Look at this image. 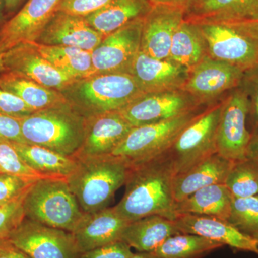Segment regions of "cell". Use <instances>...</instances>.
<instances>
[{"label":"cell","instance_id":"cell-1","mask_svg":"<svg viewBox=\"0 0 258 258\" xmlns=\"http://www.w3.org/2000/svg\"><path fill=\"white\" fill-rule=\"evenodd\" d=\"M174 166L166 153L144 162L128 164L125 192L115 211L127 222L159 215L171 220L179 216L173 195Z\"/></svg>","mask_w":258,"mask_h":258},{"label":"cell","instance_id":"cell-2","mask_svg":"<svg viewBox=\"0 0 258 258\" xmlns=\"http://www.w3.org/2000/svg\"><path fill=\"white\" fill-rule=\"evenodd\" d=\"M76 158L77 166L67 181L83 213L108 208L125 184L128 163L111 154Z\"/></svg>","mask_w":258,"mask_h":258},{"label":"cell","instance_id":"cell-3","mask_svg":"<svg viewBox=\"0 0 258 258\" xmlns=\"http://www.w3.org/2000/svg\"><path fill=\"white\" fill-rule=\"evenodd\" d=\"M75 111L88 118L120 111L144 94L128 74H95L60 91Z\"/></svg>","mask_w":258,"mask_h":258},{"label":"cell","instance_id":"cell-4","mask_svg":"<svg viewBox=\"0 0 258 258\" xmlns=\"http://www.w3.org/2000/svg\"><path fill=\"white\" fill-rule=\"evenodd\" d=\"M20 123L27 144L74 157L84 139L86 118L69 103L34 112Z\"/></svg>","mask_w":258,"mask_h":258},{"label":"cell","instance_id":"cell-5","mask_svg":"<svg viewBox=\"0 0 258 258\" xmlns=\"http://www.w3.org/2000/svg\"><path fill=\"white\" fill-rule=\"evenodd\" d=\"M25 216L42 225L72 232L83 212L67 178L37 179L23 201Z\"/></svg>","mask_w":258,"mask_h":258},{"label":"cell","instance_id":"cell-6","mask_svg":"<svg viewBox=\"0 0 258 258\" xmlns=\"http://www.w3.org/2000/svg\"><path fill=\"white\" fill-rule=\"evenodd\" d=\"M200 108L171 119L134 127L111 153L128 164H138L167 152L179 137L200 113Z\"/></svg>","mask_w":258,"mask_h":258},{"label":"cell","instance_id":"cell-7","mask_svg":"<svg viewBox=\"0 0 258 258\" xmlns=\"http://www.w3.org/2000/svg\"><path fill=\"white\" fill-rule=\"evenodd\" d=\"M223 100L204 110L183 130L166 154L176 174L217 153V131Z\"/></svg>","mask_w":258,"mask_h":258},{"label":"cell","instance_id":"cell-8","mask_svg":"<svg viewBox=\"0 0 258 258\" xmlns=\"http://www.w3.org/2000/svg\"><path fill=\"white\" fill-rule=\"evenodd\" d=\"M248 113V98L240 86L224 98L217 131V153L233 162L247 158L252 137L247 128Z\"/></svg>","mask_w":258,"mask_h":258},{"label":"cell","instance_id":"cell-9","mask_svg":"<svg viewBox=\"0 0 258 258\" xmlns=\"http://www.w3.org/2000/svg\"><path fill=\"white\" fill-rule=\"evenodd\" d=\"M143 19L106 35L91 52L95 74H128L141 48Z\"/></svg>","mask_w":258,"mask_h":258},{"label":"cell","instance_id":"cell-10","mask_svg":"<svg viewBox=\"0 0 258 258\" xmlns=\"http://www.w3.org/2000/svg\"><path fill=\"white\" fill-rule=\"evenodd\" d=\"M197 23L205 37L210 57L232 64L244 72L258 67L257 40L242 35L226 24Z\"/></svg>","mask_w":258,"mask_h":258},{"label":"cell","instance_id":"cell-11","mask_svg":"<svg viewBox=\"0 0 258 258\" xmlns=\"http://www.w3.org/2000/svg\"><path fill=\"white\" fill-rule=\"evenodd\" d=\"M9 240L32 258H80L71 232L25 217Z\"/></svg>","mask_w":258,"mask_h":258},{"label":"cell","instance_id":"cell-12","mask_svg":"<svg viewBox=\"0 0 258 258\" xmlns=\"http://www.w3.org/2000/svg\"><path fill=\"white\" fill-rule=\"evenodd\" d=\"M201 106L183 90L144 93L119 113L133 127L171 119Z\"/></svg>","mask_w":258,"mask_h":258},{"label":"cell","instance_id":"cell-13","mask_svg":"<svg viewBox=\"0 0 258 258\" xmlns=\"http://www.w3.org/2000/svg\"><path fill=\"white\" fill-rule=\"evenodd\" d=\"M244 75L242 70L207 55L190 70L182 90L202 106L239 87Z\"/></svg>","mask_w":258,"mask_h":258},{"label":"cell","instance_id":"cell-14","mask_svg":"<svg viewBox=\"0 0 258 258\" xmlns=\"http://www.w3.org/2000/svg\"><path fill=\"white\" fill-rule=\"evenodd\" d=\"M62 0H27L20 10L0 28V50L21 42H36L58 12Z\"/></svg>","mask_w":258,"mask_h":258},{"label":"cell","instance_id":"cell-15","mask_svg":"<svg viewBox=\"0 0 258 258\" xmlns=\"http://www.w3.org/2000/svg\"><path fill=\"white\" fill-rule=\"evenodd\" d=\"M5 71L20 75L45 87L57 91L74 82L62 74L39 52L36 42H21L3 53Z\"/></svg>","mask_w":258,"mask_h":258},{"label":"cell","instance_id":"cell-16","mask_svg":"<svg viewBox=\"0 0 258 258\" xmlns=\"http://www.w3.org/2000/svg\"><path fill=\"white\" fill-rule=\"evenodd\" d=\"M185 14L186 9L180 7L152 5L143 19L140 50L154 58H168L173 37Z\"/></svg>","mask_w":258,"mask_h":258},{"label":"cell","instance_id":"cell-17","mask_svg":"<svg viewBox=\"0 0 258 258\" xmlns=\"http://www.w3.org/2000/svg\"><path fill=\"white\" fill-rule=\"evenodd\" d=\"M130 74L144 93H152L182 90L189 71L169 58H154L140 50Z\"/></svg>","mask_w":258,"mask_h":258},{"label":"cell","instance_id":"cell-18","mask_svg":"<svg viewBox=\"0 0 258 258\" xmlns=\"http://www.w3.org/2000/svg\"><path fill=\"white\" fill-rule=\"evenodd\" d=\"M133 128L118 111L86 118L84 139L74 157L111 154Z\"/></svg>","mask_w":258,"mask_h":258},{"label":"cell","instance_id":"cell-19","mask_svg":"<svg viewBox=\"0 0 258 258\" xmlns=\"http://www.w3.org/2000/svg\"><path fill=\"white\" fill-rule=\"evenodd\" d=\"M129 223L119 216L113 208L83 214L71 232L80 254L121 240Z\"/></svg>","mask_w":258,"mask_h":258},{"label":"cell","instance_id":"cell-20","mask_svg":"<svg viewBox=\"0 0 258 258\" xmlns=\"http://www.w3.org/2000/svg\"><path fill=\"white\" fill-rule=\"evenodd\" d=\"M86 18L58 11L47 24L37 43L78 47L92 52L104 38Z\"/></svg>","mask_w":258,"mask_h":258},{"label":"cell","instance_id":"cell-21","mask_svg":"<svg viewBox=\"0 0 258 258\" xmlns=\"http://www.w3.org/2000/svg\"><path fill=\"white\" fill-rule=\"evenodd\" d=\"M174 222L181 233L202 236L238 250L258 254L257 241L244 235L225 220L203 215L181 214Z\"/></svg>","mask_w":258,"mask_h":258},{"label":"cell","instance_id":"cell-22","mask_svg":"<svg viewBox=\"0 0 258 258\" xmlns=\"http://www.w3.org/2000/svg\"><path fill=\"white\" fill-rule=\"evenodd\" d=\"M185 20L201 23H235L258 20V0H195Z\"/></svg>","mask_w":258,"mask_h":258},{"label":"cell","instance_id":"cell-23","mask_svg":"<svg viewBox=\"0 0 258 258\" xmlns=\"http://www.w3.org/2000/svg\"><path fill=\"white\" fill-rule=\"evenodd\" d=\"M233 163L216 153L189 170L176 174L173 181V195L176 203L182 201L202 188L225 184Z\"/></svg>","mask_w":258,"mask_h":258},{"label":"cell","instance_id":"cell-24","mask_svg":"<svg viewBox=\"0 0 258 258\" xmlns=\"http://www.w3.org/2000/svg\"><path fill=\"white\" fill-rule=\"evenodd\" d=\"M180 233L174 220L152 215L129 222L121 240L138 252H152L168 238Z\"/></svg>","mask_w":258,"mask_h":258},{"label":"cell","instance_id":"cell-25","mask_svg":"<svg viewBox=\"0 0 258 258\" xmlns=\"http://www.w3.org/2000/svg\"><path fill=\"white\" fill-rule=\"evenodd\" d=\"M0 88L23 100L34 111H42L69 104L60 91L45 87L20 75L0 73Z\"/></svg>","mask_w":258,"mask_h":258},{"label":"cell","instance_id":"cell-26","mask_svg":"<svg viewBox=\"0 0 258 258\" xmlns=\"http://www.w3.org/2000/svg\"><path fill=\"white\" fill-rule=\"evenodd\" d=\"M152 7L149 0H111L85 18L94 30L106 37L134 20L144 18Z\"/></svg>","mask_w":258,"mask_h":258},{"label":"cell","instance_id":"cell-27","mask_svg":"<svg viewBox=\"0 0 258 258\" xmlns=\"http://www.w3.org/2000/svg\"><path fill=\"white\" fill-rule=\"evenodd\" d=\"M232 196L225 184L202 188L187 198L176 203L178 215L191 214L228 220Z\"/></svg>","mask_w":258,"mask_h":258},{"label":"cell","instance_id":"cell-28","mask_svg":"<svg viewBox=\"0 0 258 258\" xmlns=\"http://www.w3.org/2000/svg\"><path fill=\"white\" fill-rule=\"evenodd\" d=\"M207 55L206 42L198 23L184 20L174 33L168 58L190 71Z\"/></svg>","mask_w":258,"mask_h":258},{"label":"cell","instance_id":"cell-29","mask_svg":"<svg viewBox=\"0 0 258 258\" xmlns=\"http://www.w3.org/2000/svg\"><path fill=\"white\" fill-rule=\"evenodd\" d=\"M11 144L28 166L44 175L67 178L77 166L76 157L34 144Z\"/></svg>","mask_w":258,"mask_h":258},{"label":"cell","instance_id":"cell-30","mask_svg":"<svg viewBox=\"0 0 258 258\" xmlns=\"http://www.w3.org/2000/svg\"><path fill=\"white\" fill-rule=\"evenodd\" d=\"M36 44L41 55L70 79L78 81L94 75L91 52L78 47Z\"/></svg>","mask_w":258,"mask_h":258},{"label":"cell","instance_id":"cell-31","mask_svg":"<svg viewBox=\"0 0 258 258\" xmlns=\"http://www.w3.org/2000/svg\"><path fill=\"white\" fill-rule=\"evenodd\" d=\"M223 246L202 236L180 233L168 238L152 252L161 258H203Z\"/></svg>","mask_w":258,"mask_h":258},{"label":"cell","instance_id":"cell-32","mask_svg":"<svg viewBox=\"0 0 258 258\" xmlns=\"http://www.w3.org/2000/svg\"><path fill=\"white\" fill-rule=\"evenodd\" d=\"M225 184L235 198L258 195V163L246 158L232 164Z\"/></svg>","mask_w":258,"mask_h":258},{"label":"cell","instance_id":"cell-33","mask_svg":"<svg viewBox=\"0 0 258 258\" xmlns=\"http://www.w3.org/2000/svg\"><path fill=\"white\" fill-rule=\"evenodd\" d=\"M227 222L244 235L253 237L258 232V197H233Z\"/></svg>","mask_w":258,"mask_h":258},{"label":"cell","instance_id":"cell-34","mask_svg":"<svg viewBox=\"0 0 258 258\" xmlns=\"http://www.w3.org/2000/svg\"><path fill=\"white\" fill-rule=\"evenodd\" d=\"M0 173L32 179L57 178L40 174L25 163L11 144L0 142ZM63 178V177H61Z\"/></svg>","mask_w":258,"mask_h":258},{"label":"cell","instance_id":"cell-35","mask_svg":"<svg viewBox=\"0 0 258 258\" xmlns=\"http://www.w3.org/2000/svg\"><path fill=\"white\" fill-rule=\"evenodd\" d=\"M27 192L0 207V242L9 239L13 231L25 218L23 201Z\"/></svg>","mask_w":258,"mask_h":258},{"label":"cell","instance_id":"cell-36","mask_svg":"<svg viewBox=\"0 0 258 258\" xmlns=\"http://www.w3.org/2000/svg\"><path fill=\"white\" fill-rule=\"evenodd\" d=\"M240 87L248 98L247 128L251 135H254L258 134V67L244 72Z\"/></svg>","mask_w":258,"mask_h":258},{"label":"cell","instance_id":"cell-37","mask_svg":"<svg viewBox=\"0 0 258 258\" xmlns=\"http://www.w3.org/2000/svg\"><path fill=\"white\" fill-rule=\"evenodd\" d=\"M37 179L0 173V203H9L25 195Z\"/></svg>","mask_w":258,"mask_h":258},{"label":"cell","instance_id":"cell-38","mask_svg":"<svg viewBox=\"0 0 258 258\" xmlns=\"http://www.w3.org/2000/svg\"><path fill=\"white\" fill-rule=\"evenodd\" d=\"M111 0H62L58 11L86 18L106 6Z\"/></svg>","mask_w":258,"mask_h":258},{"label":"cell","instance_id":"cell-39","mask_svg":"<svg viewBox=\"0 0 258 258\" xmlns=\"http://www.w3.org/2000/svg\"><path fill=\"white\" fill-rule=\"evenodd\" d=\"M34 112L35 111L19 97L0 88V113L22 118Z\"/></svg>","mask_w":258,"mask_h":258},{"label":"cell","instance_id":"cell-40","mask_svg":"<svg viewBox=\"0 0 258 258\" xmlns=\"http://www.w3.org/2000/svg\"><path fill=\"white\" fill-rule=\"evenodd\" d=\"M133 254L132 247L120 240L83 252L80 258H130Z\"/></svg>","mask_w":258,"mask_h":258},{"label":"cell","instance_id":"cell-41","mask_svg":"<svg viewBox=\"0 0 258 258\" xmlns=\"http://www.w3.org/2000/svg\"><path fill=\"white\" fill-rule=\"evenodd\" d=\"M0 142L27 144L22 132L20 118L0 113Z\"/></svg>","mask_w":258,"mask_h":258},{"label":"cell","instance_id":"cell-42","mask_svg":"<svg viewBox=\"0 0 258 258\" xmlns=\"http://www.w3.org/2000/svg\"><path fill=\"white\" fill-rule=\"evenodd\" d=\"M0 258H32L8 239L0 242Z\"/></svg>","mask_w":258,"mask_h":258},{"label":"cell","instance_id":"cell-43","mask_svg":"<svg viewBox=\"0 0 258 258\" xmlns=\"http://www.w3.org/2000/svg\"><path fill=\"white\" fill-rule=\"evenodd\" d=\"M226 25H230V27L242 35L258 41V20L228 23Z\"/></svg>","mask_w":258,"mask_h":258},{"label":"cell","instance_id":"cell-44","mask_svg":"<svg viewBox=\"0 0 258 258\" xmlns=\"http://www.w3.org/2000/svg\"><path fill=\"white\" fill-rule=\"evenodd\" d=\"M27 0H4L7 20L16 14Z\"/></svg>","mask_w":258,"mask_h":258},{"label":"cell","instance_id":"cell-45","mask_svg":"<svg viewBox=\"0 0 258 258\" xmlns=\"http://www.w3.org/2000/svg\"><path fill=\"white\" fill-rule=\"evenodd\" d=\"M152 5H166L187 9L195 0H149Z\"/></svg>","mask_w":258,"mask_h":258},{"label":"cell","instance_id":"cell-46","mask_svg":"<svg viewBox=\"0 0 258 258\" xmlns=\"http://www.w3.org/2000/svg\"><path fill=\"white\" fill-rule=\"evenodd\" d=\"M247 158L258 163V134L252 135L247 149Z\"/></svg>","mask_w":258,"mask_h":258},{"label":"cell","instance_id":"cell-47","mask_svg":"<svg viewBox=\"0 0 258 258\" xmlns=\"http://www.w3.org/2000/svg\"><path fill=\"white\" fill-rule=\"evenodd\" d=\"M130 258H161L154 252H139L137 253H134Z\"/></svg>","mask_w":258,"mask_h":258},{"label":"cell","instance_id":"cell-48","mask_svg":"<svg viewBox=\"0 0 258 258\" xmlns=\"http://www.w3.org/2000/svg\"><path fill=\"white\" fill-rule=\"evenodd\" d=\"M7 21L6 15L5 12L4 0H0V28Z\"/></svg>","mask_w":258,"mask_h":258},{"label":"cell","instance_id":"cell-49","mask_svg":"<svg viewBox=\"0 0 258 258\" xmlns=\"http://www.w3.org/2000/svg\"><path fill=\"white\" fill-rule=\"evenodd\" d=\"M3 53L4 52L0 50V73L5 71L4 64H3Z\"/></svg>","mask_w":258,"mask_h":258},{"label":"cell","instance_id":"cell-50","mask_svg":"<svg viewBox=\"0 0 258 258\" xmlns=\"http://www.w3.org/2000/svg\"><path fill=\"white\" fill-rule=\"evenodd\" d=\"M252 237H253L254 240L257 241V242L258 243V232H257V233H256L255 235H254Z\"/></svg>","mask_w":258,"mask_h":258},{"label":"cell","instance_id":"cell-51","mask_svg":"<svg viewBox=\"0 0 258 258\" xmlns=\"http://www.w3.org/2000/svg\"><path fill=\"white\" fill-rule=\"evenodd\" d=\"M2 205H2V204H1V203H0V207H1V206H2Z\"/></svg>","mask_w":258,"mask_h":258},{"label":"cell","instance_id":"cell-52","mask_svg":"<svg viewBox=\"0 0 258 258\" xmlns=\"http://www.w3.org/2000/svg\"><path fill=\"white\" fill-rule=\"evenodd\" d=\"M257 196L258 197V195H257Z\"/></svg>","mask_w":258,"mask_h":258}]
</instances>
